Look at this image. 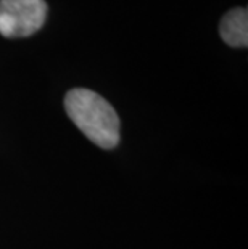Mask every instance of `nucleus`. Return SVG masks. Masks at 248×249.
I'll list each match as a JSON object with an SVG mask.
<instances>
[{
    "label": "nucleus",
    "instance_id": "1",
    "mask_svg": "<svg viewBox=\"0 0 248 249\" xmlns=\"http://www.w3.org/2000/svg\"><path fill=\"white\" fill-rule=\"evenodd\" d=\"M65 108L79 130L97 146L112 150L119 143V118L98 93L87 89H73L65 97Z\"/></svg>",
    "mask_w": 248,
    "mask_h": 249
},
{
    "label": "nucleus",
    "instance_id": "2",
    "mask_svg": "<svg viewBox=\"0 0 248 249\" xmlns=\"http://www.w3.org/2000/svg\"><path fill=\"white\" fill-rule=\"evenodd\" d=\"M45 0H0V34L8 39L28 37L45 24Z\"/></svg>",
    "mask_w": 248,
    "mask_h": 249
},
{
    "label": "nucleus",
    "instance_id": "3",
    "mask_svg": "<svg viewBox=\"0 0 248 249\" xmlns=\"http://www.w3.org/2000/svg\"><path fill=\"white\" fill-rule=\"evenodd\" d=\"M219 34L230 47L248 45V12L247 8H232L221 19Z\"/></svg>",
    "mask_w": 248,
    "mask_h": 249
}]
</instances>
